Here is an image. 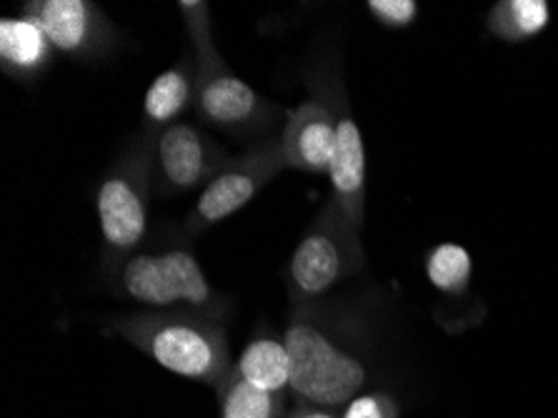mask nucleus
<instances>
[{
	"label": "nucleus",
	"mask_w": 558,
	"mask_h": 418,
	"mask_svg": "<svg viewBox=\"0 0 558 418\" xmlns=\"http://www.w3.org/2000/svg\"><path fill=\"white\" fill-rule=\"evenodd\" d=\"M363 268L359 228L331 199L295 246L289 263L291 296L313 301Z\"/></svg>",
	"instance_id": "5"
},
{
	"label": "nucleus",
	"mask_w": 558,
	"mask_h": 418,
	"mask_svg": "<svg viewBox=\"0 0 558 418\" xmlns=\"http://www.w3.org/2000/svg\"><path fill=\"white\" fill-rule=\"evenodd\" d=\"M368 11L388 28H405V25L416 21L418 5L413 0H371Z\"/></svg>",
	"instance_id": "19"
},
{
	"label": "nucleus",
	"mask_w": 558,
	"mask_h": 418,
	"mask_svg": "<svg viewBox=\"0 0 558 418\" xmlns=\"http://www.w3.org/2000/svg\"><path fill=\"white\" fill-rule=\"evenodd\" d=\"M179 8L185 25H189L193 50H196L193 108H196L201 121L243 141L270 131L281 116V110H278L281 106L270 104L228 68L216 48L208 5L183 0Z\"/></svg>",
	"instance_id": "3"
},
{
	"label": "nucleus",
	"mask_w": 558,
	"mask_h": 418,
	"mask_svg": "<svg viewBox=\"0 0 558 418\" xmlns=\"http://www.w3.org/2000/svg\"><path fill=\"white\" fill-rule=\"evenodd\" d=\"M283 341L291 356V391L299 401L333 411L361 396L368 369L336 313L301 306L291 313Z\"/></svg>",
	"instance_id": "1"
},
{
	"label": "nucleus",
	"mask_w": 558,
	"mask_h": 418,
	"mask_svg": "<svg viewBox=\"0 0 558 418\" xmlns=\"http://www.w3.org/2000/svg\"><path fill=\"white\" fill-rule=\"evenodd\" d=\"M551 21L546 0H504L488 15V28L504 40H523L538 36Z\"/></svg>",
	"instance_id": "16"
},
{
	"label": "nucleus",
	"mask_w": 558,
	"mask_h": 418,
	"mask_svg": "<svg viewBox=\"0 0 558 418\" xmlns=\"http://www.w3.org/2000/svg\"><path fill=\"white\" fill-rule=\"evenodd\" d=\"M426 273L438 291L459 294L471 280V255L459 243H441L428 253Z\"/></svg>",
	"instance_id": "17"
},
{
	"label": "nucleus",
	"mask_w": 558,
	"mask_h": 418,
	"mask_svg": "<svg viewBox=\"0 0 558 418\" xmlns=\"http://www.w3.org/2000/svg\"><path fill=\"white\" fill-rule=\"evenodd\" d=\"M289 168L303 174H328L336 151V116L326 100H303L286 114L281 135Z\"/></svg>",
	"instance_id": "11"
},
{
	"label": "nucleus",
	"mask_w": 558,
	"mask_h": 418,
	"mask_svg": "<svg viewBox=\"0 0 558 418\" xmlns=\"http://www.w3.org/2000/svg\"><path fill=\"white\" fill-rule=\"evenodd\" d=\"M25 19L36 21L56 50L75 58H98L116 43V28L88 0H36L25 3Z\"/></svg>",
	"instance_id": "9"
},
{
	"label": "nucleus",
	"mask_w": 558,
	"mask_h": 418,
	"mask_svg": "<svg viewBox=\"0 0 558 418\" xmlns=\"http://www.w3.org/2000/svg\"><path fill=\"white\" fill-rule=\"evenodd\" d=\"M328 106L336 116V151L328 178H331V199L343 208L345 216L359 230L366 216V151H363V135L345 104L341 85L326 88Z\"/></svg>",
	"instance_id": "10"
},
{
	"label": "nucleus",
	"mask_w": 558,
	"mask_h": 418,
	"mask_svg": "<svg viewBox=\"0 0 558 418\" xmlns=\"http://www.w3.org/2000/svg\"><path fill=\"white\" fill-rule=\"evenodd\" d=\"M221 401V418H281L286 398L283 394H268L241 377L239 371L228 373L216 389Z\"/></svg>",
	"instance_id": "15"
},
{
	"label": "nucleus",
	"mask_w": 558,
	"mask_h": 418,
	"mask_svg": "<svg viewBox=\"0 0 558 418\" xmlns=\"http://www.w3.org/2000/svg\"><path fill=\"white\" fill-rule=\"evenodd\" d=\"M118 291L156 311H196L221 321L228 298L218 294L196 255L183 249L166 253H135L118 271Z\"/></svg>",
	"instance_id": "4"
},
{
	"label": "nucleus",
	"mask_w": 558,
	"mask_h": 418,
	"mask_svg": "<svg viewBox=\"0 0 558 418\" xmlns=\"http://www.w3.org/2000/svg\"><path fill=\"white\" fill-rule=\"evenodd\" d=\"M343 418H399V404L384 391L361 394L343 408Z\"/></svg>",
	"instance_id": "18"
},
{
	"label": "nucleus",
	"mask_w": 558,
	"mask_h": 418,
	"mask_svg": "<svg viewBox=\"0 0 558 418\" xmlns=\"http://www.w3.org/2000/svg\"><path fill=\"white\" fill-rule=\"evenodd\" d=\"M111 334L175 373L218 389L233 371L223 323L196 311H143L111 323Z\"/></svg>",
	"instance_id": "2"
},
{
	"label": "nucleus",
	"mask_w": 558,
	"mask_h": 418,
	"mask_svg": "<svg viewBox=\"0 0 558 418\" xmlns=\"http://www.w3.org/2000/svg\"><path fill=\"white\" fill-rule=\"evenodd\" d=\"M235 371L251 386L268 394H286L291 389V356L286 341L278 336H256L248 341Z\"/></svg>",
	"instance_id": "13"
},
{
	"label": "nucleus",
	"mask_w": 558,
	"mask_h": 418,
	"mask_svg": "<svg viewBox=\"0 0 558 418\" xmlns=\"http://www.w3.org/2000/svg\"><path fill=\"white\" fill-rule=\"evenodd\" d=\"M286 168L289 164H286L281 139H266L241 156L231 158L221 174L201 191L196 206L185 218V234L198 236L233 216Z\"/></svg>",
	"instance_id": "7"
},
{
	"label": "nucleus",
	"mask_w": 558,
	"mask_h": 418,
	"mask_svg": "<svg viewBox=\"0 0 558 418\" xmlns=\"http://www.w3.org/2000/svg\"><path fill=\"white\" fill-rule=\"evenodd\" d=\"M193 91H196V71L189 68V63H179L160 73L148 85L146 104H143L148 128L163 131V128L173 126L175 118L193 104Z\"/></svg>",
	"instance_id": "14"
},
{
	"label": "nucleus",
	"mask_w": 558,
	"mask_h": 418,
	"mask_svg": "<svg viewBox=\"0 0 558 418\" xmlns=\"http://www.w3.org/2000/svg\"><path fill=\"white\" fill-rule=\"evenodd\" d=\"M154 186V153L148 146L125 151L96 191V211L106 249L125 255L148 234V201Z\"/></svg>",
	"instance_id": "6"
},
{
	"label": "nucleus",
	"mask_w": 558,
	"mask_h": 418,
	"mask_svg": "<svg viewBox=\"0 0 558 418\" xmlns=\"http://www.w3.org/2000/svg\"><path fill=\"white\" fill-rule=\"evenodd\" d=\"M53 43L36 21L3 19L0 21V68L19 81H33L53 61Z\"/></svg>",
	"instance_id": "12"
},
{
	"label": "nucleus",
	"mask_w": 558,
	"mask_h": 418,
	"mask_svg": "<svg viewBox=\"0 0 558 418\" xmlns=\"http://www.w3.org/2000/svg\"><path fill=\"white\" fill-rule=\"evenodd\" d=\"M154 186L163 193H189L206 189L228 166L231 156L206 131L191 123H173L156 133Z\"/></svg>",
	"instance_id": "8"
},
{
	"label": "nucleus",
	"mask_w": 558,
	"mask_h": 418,
	"mask_svg": "<svg viewBox=\"0 0 558 418\" xmlns=\"http://www.w3.org/2000/svg\"><path fill=\"white\" fill-rule=\"evenodd\" d=\"M286 418H336L328 408L306 404V401H295V406L289 411Z\"/></svg>",
	"instance_id": "20"
}]
</instances>
